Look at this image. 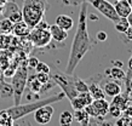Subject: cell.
Segmentation results:
<instances>
[{
    "label": "cell",
    "instance_id": "obj_1",
    "mask_svg": "<svg viewBox=\"0 0 132 126\" xmlns=\"http://www.w3.org/2000/svg\"><path fill=\"white\" fill-rule=\"evenodd\" d=\"M81 9L78 18V26H76L75 35L73 38V43L70 46V53H69L68 63L65 67V73L73 74L78 64L85 57V55L91 50L92 41L87 30V3H81Z\"/></svg>",
    "mask_w": 132,
    "mask_h": 126
},
{
    "label": "cell",
    "instance_id": "obj_2",
    "mask_svg": "<svg viewBox=\"0 0 132 126\" xmlns=\"http://www.w3.org/2000/svg\"><path fill=\"white\" fill-rule=\"evenodd\" d=\"M65 97L63 92L61 94H57L55 96H50V97L46 98H41V99H38V101L30 102V103H26V104H17V106H13L11 108H7V109H4L6 113L11 116L15 121L18 120V119L24 118L26 115H28L30 113H34L36 109H39L41 107L47 106V104H52V103H56V102L62 101L63 98Z\"/></svg>",
    "mask_w": 132,
    "mask_h": 126
},
{
    "label": "cell",
    "instance_id": "obj_3",
    "mask_svg": "<svg viewBox=\"0 0 132 126\" xmlns=\"http://www.w3.org/2000/svg\"><path fill=\"white\" fill-rule=\"evenodd\" d=\"M47 7V0H23V5L21 10L22 18L32 29L40 21L44 20V15Z\"/></svg>",
    "mask_w": 132,
    "mask_h": 126
},
{
    "label": "cell",
    "instance_id": "obj_4",
    "mask_svg": "<svg viewBox=\"0 0 132 126\" xmlns=\"http://www.w3.org/2000/svg\"><path fill=\"white\" fill-rule=\"evenodd\" d=\"M50 78H51V80H53L56 85H58L62 89V92L67 98L72 99L75 96H78V91L75 89V77H73V74H67L65 72H60V70H53Z\"/></svg>",
    "mask_w": 132,
    "mask_h": 126
},
{
    "label": "cell",
    "instance_id": "obj_5",
    "mask_svg": "<svg viewBox=\"0 0 132 126\" xmlns=\"http://www.w3.org/2000/svg\"><path fill=\"white\" fill-rule=\"evenodd\" d=\"M27 78H28V68L26 67V64L20 65L16 69L15 74L11 77V86L12 91H13L12 97H13L15 106L21 103L24 89H26V85H27Z\"/></svg>",
    "mask_w": 132,
    "mask_h": 126
},
{
    "label": "cell",
    "instance_id": "obj_6",
    "mask_svg": "<svg viewBox=\"0 0 132 126\" xmlns=\"http://www.w3.org/2000/svg\"><path fill=\"white\" fill-rule=\"evenodd\" d=\"M27 38H28L29 43L33 46L39 47V49L46 47L52 40L48 28H44V27H40V26H35L34 28L30 29Z\"/></svg>",
    "mask_w": 132,
    "mask_h": 126
},
{
    "label": "cell",
    "instance_id": "obj_7",
    "mask_svg": "<svg viewBox=\"0 0 132 126\" xmlns=\"http://www.w3.org/2000/svg\"><path fill=\"white\" fill-rule=\"evenodd\" d=\"M86 1H87L88 4H91L92 6L96 9L98 12L102 13L105 18L110 20L112 22H114V23L120 18V17L116 15L114 5L110 4L107 0H86Z\"/></svg>",
    "mask_w": 132,
    "mask_h": 126
},
{
    "label": "cell",
    "instance_id": "obj_8",
    "mask_svg": "<svg viewBox=\"0 0 132 126\" xmlns=\"http://www.w3.org/2000/svg\"><path fill=\"white\" fill-rule=\"evenodd\" d=\"M90 118H104L108 114L109 102L105 98L101 99H93L91 104H88L84 108Z\"/></svg>",
    "mask_w": 132,
    "mask_h": 126
},
{
    "label": "cell",
    "instance_id": "obj_9",
    "mask_svg": "<svg viewBox=\"0 0 132 126\" xmlns=\"http://www.w3.org/2000/svg\"><path fill=\"white\" fill-rule=\"evenodd\" d=\"M1 13H3V17H4V18L10 20L12 23H17V22L23 21L21 9L15 1H9L7 0L6 4L4 5V9H3Z\"/></svg>",
    "mask_w": 132,
    "mask_h": 126
},
{
    "label": "cell",
    "instance_id": "obj_10",
    "mask_svg": "<svg viewBox=\"0 0 132 126\" xmlns=\"http://www.w3.org/2000/svg\"><path fill=\"white\" fill-rule=\"evenodd\" d=\"M52 115H53V107L51 104H47V106H44L36 109L34 112V119L35 121L39 124V125H46L51 121Z\"/></svg>",
    "mask_w": 132,
    "mask_h": 126
},
{
    "label": "cell",
    "instance_id": "obj_11",
    "mask_svg": "<svg viewBox=\"0 0 132 126\" xmlns=\"http://www.w3.org/2000/svg\"><path fill=\"white\" fill-rule=\"evenodd\" d=\"M102 90H103L105 96L114 97V96H116V95H119L121 92V85L115 80H110V81L104 82Z\"/></svg>",
    "mask_w": 132,
    "mask_h": 126
},
{
    "label": "cell",
    "instance_id": "obj_12",
    "mask_svg": "<svg viewBox=\"0 0 132 126\" xmlns=\"http://www.w3.org/2000/svg\"><path fill=\"white\" fill-rule=\"evenodd\" d=\"M48 30H50V34H51L52 39H53V40H56V41H58V43L65 41V39L68 38V32H65L64 29L60 28L57 24L48 26Z\"/></svg>",
    "mask_w": 132,
    "mask_h": 126
},
{
    "label": "cell",
    "instance_id": "obj_13",
    "mask_svg": "<svg viewBox=\"0 0 132 126\" xmlns=\"http://www.w3.org/2000/svg\"><path fill=\"white\" fill-rule=\"evenodd\" d=\"M29 32H30V28L28 27V24L24 22V21H21V22H17V23H13V27H12V33L15 37L18 38H27L28 37Z\"/></svg>",
    "mask_w": 132,
    "mask_h": 126
},
{
    "label": "cell",
    "instance_id": "obj_14",
    "mask_svg": "<svg viewBox=\"0 0 132 126\" xmlns=\"http://www.w3.org/2000/svg\"><path fill=\"white\" fill-rule=\"evenodd\" d=\"M114 9L115 12L119 17H127V15L132 11L131 6L128 5V3L126 0H116V3L114 4Z\"/></svg>",
    "mask_w": 132,
    "mask_h": 126
},
{
    "label": "cell",
    "instance_id": "obj_15",
    "mask_svg": "<svg viewBox=\"0 0 132 126\" xmlns=\"http://www.w3.org/2000/svg\"><path fill=\"white\" fill-rule=\"evenodd\" d=\"M60 28L64 29L65 32H69L70 29H73L74 27V21L70 16H67V15H60V16H57L56 18V23Z\"/></svg>",
    "mask_w": 132,
    "mask_h": 126
},
{
    "label": "cell",
    "instance_id": "obj_16",
    "mask_svg": "<svg viewBox=\"0 0 132 126\" xmlns=\"http://www.w3.org/2000/svg\"><path fill=\"white\" fill-rule=\"evenodd\" d=\"M26 86H28V89L30 90V92H33V94H35V95L40 94L41 89H43V84L36 79L35 74H33V75L27 78V85Z\"/></svg>",
    "mask_w": 132,
    "mask_h": 126
},
{
    "label": "cell",
    "instance_id": "obj_17",
    "mask_svg": "<svg viewBox=\"0 0 132 126\" xmlns=\"http://www.w3.org/2000/svg\"><path fill=\"white\" fill-rule=\"evenodd\" d=\"M128 97H127V95H126V92L125 94H119V95H116V96H114L113 97V101L110 104H114V106L116 107H119L122 112L125 110V108L128 106Z\"/></svg>",
    "mask_w": 132,
    "mask_h": 126
},
{
    "label": "cell",
    "instance_id": "obj_18",
    "mask_svg": "<svg viewBox=\"0 0 132 126\" xmlns=\"http://www.w3.org/2000/svg\"><path fill=\"white\" fill-rule=\"evenodd\" d=\"M109 74V77L112 78L115 81H124L125 77H126V72H125L121 67H112L107 72Z\"/></svg>",
    "mask_w": 132,
    "mask_h": 126
},
{
    "label": "cell",
    "instance_id": "obj_19",
    "mask_svg": "<svg viewBox=\"0 0 132 126\" xmlns=\"http://www.w3.org/2000/svg\"><path fill=\"white\" fill-rule=\"evenodd\" d=\"M88 92L91 94L93 99H101V98L105 97L103 90H102V87L98 85V82L93 81V82H91V84H88Z\"/></svg>",
    "mask_w": 132,
    "mask_h": 126
},
{
    "label": "cell",
    "instance_id": "obj_20",
    "mask_svg": "<svg viewBox=\"0 0 132 126\" xmlns=\"http://www.w3.org/2000/svg\"><path fill=\"white\" fill-rule=\"evenodd\" d=\"M13 91H12L11 84L5 81L4 78H0V98H9L12 97Z\"/></svg>",
    "mask_w": 132,
    "mask_h": 126
},
{
    "label": "cell",
    "instance_id": "obj_21",
    "mask_svg": "<svg viewBox=\"0 0 132 126\" xmlns=\"http://www.w3.org/2000/svg\"><path fill=\"white\" fill-rule=\"evenodd\" d=\"M74 116L69 110H64L60 116V126H72Z\"/></svg>",
    "mask_w": 132,
    "mask_h": 126
},
{
    "label": "cell",
    "instance_id": "obj_22",
    "mask_svg": "<svg viewBox=\"0 0 132 126\" xmlns=\"http://www.w3.org/2000/svg\"><path fill=\"white\" fill-rule=\"evenodd\" d=\"M12 27H13V23L7 18H3L0 21V33L10 34V33H12Z\"/></svg>",
    "mask_w": 132,
    "mask_h": 126
},
{
    "label": "cell",
    "instance_id": "obj_23",
    "mask_svg": "<svg viewBox=\"0 0 132 126\" xmlns=\"http://www.w3.org/2000/svg\"><path fill=\"white\" fill-rule=\"evenodd\" d=\"M13 122L15 120L5 110L0 112V126H13Z\"/></svg>",
    "mask_w": 132,
    "mask_h": 126
},
{
    "label": "cell",
    "instance_id": "obj_24",
    "mask_svg": "<svg viewBox=\"0 0 132 126\" xmlns=\"http://www.w3.org/2000/svg\"><path fill=\"white\" fill-rule=\"evenodd\" d=\"M128 27H130V26H128V22L125 17H120V18L115 22V30L119 33H124Z\"/></svg>",
    "mask_w": 132,
    "mask_h": 126
},
{
    "label": "cell",
    "instance_id": "obj_25",
    "mask_svg": "<svg viewBox=\"0 0 132 126\" xmlns=\"http://www.w3.org/2000/svg\"><path fill=\"white\" fill-rule=\"evenodd\" d=\"M11 38L9 34L0 33V50H6L11 44Z\"/></svg>",
    "mask_w": 132,
    "mask_h": 126
},
{
    "label": "cell",
    "instance_id": "obj_26",
    "mask_svg": "<svg viewBox=\"0 0 132 126\" xmlns=\"http://www.w3.org/2000/svg\"><path fill=\"white\" fill-rule=\"evenodd\" d=\"M75 89L78 91V94L86 92V91H88V84H86L84 80H81V79L75 77Z\"/></svg>",
    "mask_w": 132,
    "mask_h": 126
},
{
    "label": "cell",
    "instance_id": "obj_27",
    "mask_svg": "<svg viewBox=\"0 0 132 126\" xmlns=\"http://www.w3.org/2000/svg\"><path fill=\"white\" fill-rule=\"evenodd\" d=\"M108 114L113 118H119L122 115V110L119 108V107L114 106V104H110L109 103V109H108Z\"/></svg>",
    "mask_w": 132,
    "mask_h": 126
},
{
    "label": "cell",
    "instance_id": "obj_28",
    "mask_svg": "<svg viewBox=\"0 0 132 126\" xmlns=\"http://www.w3.org/2000/svg\"><path fill=\"white\" fill-rule=\"evenodd\" d=\"M88 126H109V122L104 120V118H90Z\"/></svg>",
    "mask_w": 132,
    "mask_h": 126
},
{
    "label": "cell",
    "instance_id": "obj_29",
    "mask_svg": "<svg viewBox=\"0 0 132 126\" xmlns=\"http://www.w3.org/2000/svg\"><path fill=\"white\" fill-rule=\"evenodd\" d=\"M70 101V104H72L73 107V109L74 110H78V109H84L85 106H84V103L81 102V99L78 96H75L74 98H72V99H69Z\"/></svg>",
    "mask_w": 132,
    "mask_h": 126
},
{
    "label": "cell",
    "instance_id": "obj_30",
    "mask_svg": "<svg viewBox=\"0 0 132 126\" xmlns=\"http://www.w3.org/2000/svg\"><path fill=\"white\" fill-rule=\"evenodd\" d=\"M131 119L132 118H128V116H126V115H121V116H119L118 120H116L115 126H130V124H131Z\"/></svg>",
    "mask_w": 132,
    "mask_h": 126
},
{
    "label": "cell",
    "instance_id": "obj_31",
    "mask_svg": "<svg viewBox=\"0 0 132 126\" xmlns=\"http://www.w3.org/2000/svg\"><path fill=\"white\" fill-rule=\"evenodd\" d=\"M34 69L36 70V73H47V74H50V72H51L50 67H48L46 63H44V62H39Z\"/></svg>",
    "mask_w": 132,
    "mask_h": 126
},
{
    "label": "cell",
    "instance_id": "obj_32",
    "mask_svg": "<svg viewBox=\"0 0 132 126\" xmlns=\"http://www.w3.org/2000/svg\"><path fill=\"white\" fill-rule=\"evenodd\" d=\"M36 79L39 80V81L44 85V84H46V82H48L50 80H51V78H50V74L47 73H36L35 74Z\"/></svg>",
    "mask_w": 132,
    "mask_h": 126
},
{
    "label": "cell",
    "instance_id": "obj_33",
    "mask_svg": "<svg viewBox=\"0 0 132 126\" xmlns=\"http://www.w3.org/2000/svg\"><path fill=\"white\" fill-rule=\"evenodd\" d=\"M38 63H39V61H38V58H36V57H29L28 60L26 61V63H24V64H26V67H27V68L34 69Z\"/></svg>",
    "mask_w": 132,
    "mask_h": 126
},
{
    "label": "cell",
    "instance_id": "obj_34",
    "mask_svg": "<svg viewBox=\"0 0 132 126\" xmlns=\"http://www.w3.org/2000/svg\"><path fill=\"white\" fill-rule=\"evenodd\" d=\"M17 68H13V67H6L4 69V78H11L13 74H15V72H16Z\"/></svg>",
    "mask_w": 132,
    "mask_h": 126
},
{
    "label": "cell",
    "instance_id": "obj_35",
    "mask_svg": "<svg viewBox=\"0 0 132 126\" xmlns=\"http://www.w3.org/2000/svg\"><path fill=\"white\" fill-rule=\"evenodd\" d=\"M86 0H62V3L65 5H80L81 3H84ZM87 3V1H86Z\"/></svg>",
    "mask_w": 132,
    "mask_h": 126
},
{
    "label": "cell",
    "instance_id": "obj_36",
    "mask_svg": "<svg viewBox=\"0 0 132 126\" xmlns=\"http://www.w3.org/2000/svg\"><path fill=\"white\" fill-rule=\"evenodd\" d=\"M96 38L98 41H105L107 40V38H108V35H107V33L103 32V30H101V32H98L96 34Z\"/></svg>",
    "mask_w": 132,
    "mask_h": 126
},
{
    "label": "cell",
    "instance_id": "obj_37",
    "mask_svg": "<svg viewBox=\"0 0 132 126\" xmlns=\"http://www.w3.org/2000/svg\"><path fill=\"white\" fill-rule=\"evenodd\" d=\"M122 34H125V38L127 39V41H132V27L130 26Z\"/></svg>",
    "mask_w": 132,
    "mask_h": 126
},
{
    "label": "cell",
    "instance_id": "obj_38",
    "mask_svg": "<svg viewBox=\"0 0 132 126\" xmlns=\"http://www.w3.org/2000/svg\"><path fill=\"white\" fill-rule=\"evenodd\" d=\"M122 115H126L128 118H132V106H127L122 112Z\"/></svg>",
    "mask_w": 132,
    "mask_h": 126
},
{
    "label": "cell",
    "instance_id": "obj_39",
    "mask_svg": "<svg viewBox=\"0 0 132 126\" xmlns=\"http://www.w3.org/2000/svg\"><path fill=\"white\" fill-rule=\"evenodd\" d=\"M126 20H127V22H128V26H131V27H132V11L127 15Z\"/></svg>",
    "mask_w": 132,
    "mask_h": 126
},
{
    "label": "cell",
    "instance_id": "obj_40",
    "mask_svg": "<svg viewBox=\"0 0 132 126\" xmlns=\"http://www.w3.org/2000/svg\"><path fill=\"white\" fill-rule=\"evenodd\" d=\"M6 1H7V0H0V13H1V11H3V9H4V5L6 4Z\"/></svg>",
    "mask_w": 132,
    "mask_h": 126
},
{
    "label": "cell",
    "instance_id": "obj_41",
    "mask_svg": "<svg viewBox=\"0 0 132 126\" xmlns=\"http://www.w3.org/2000/svg\"><path fill=\"white\" fill-rule=\"evenodd\" d=\"M126 95H127V97H128V101L132 102V89L130 90V91H128V92H127Z\"/></svg>",
    "mask_w": 132,
    "mask_h": 126
},
{
    "label": "cell",
    "instance_id": "obj_42",
    "mask_svg": "<svg viewBox=\"0 0 132 126\" xmlns=\"http://www.w3.org/2000/svg\"><path fill=\"white\" fill-rule=\"evenodd\" d=\"M128 69L132 72V56H131V58H130V61H128Z\"/></svg>",
    "mask_w": 132,
    "mask_h": 126
},
{
    "label": "cell",
    "instance_id": "obj_43",
    "mask_svg": "<svg viewBox=\"0 0 132 126\" xmlns=\"http://www.w3.org/2000/svg\"><path fill=\"white\" fill-rule=\"evenodd\" d=\"M130 126H132V119H131V124H130Z\"/></svg>",
    "mask_w": 132,
    "mask_h": 126
},
{
    "label": "cell",
    "instance_id": "obj_44",
    "mask_svg": "<svg viewBox=\"0 0 132 126\" xmlns=\"http://www.w3.org/2000/svg\"><path fill=\"white\" fill-rule=\"evenodd\" d=\"M131 84H132V75H131Z\"/></svg>",
    "mask_w": 132,
    "mask_h": 126
}]
</instances>
